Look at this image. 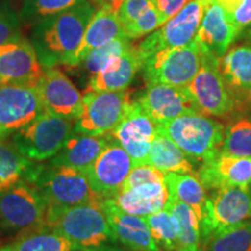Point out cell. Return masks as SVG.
<instances>
[{
    "instance_id": "5",
    "label": "cell",
    "mask_w": 251,
    "mask_h": 251,
    "mask_svg": "<svg viewBox=\"0 0 251 251\" xmlns=\"http://www.w3.org/2000/svg\"><path fill=\"white\" fill-rule=\"evenodd\" d=\"M48 202L33 183L20 181L0 194V228L27 233L46 226Z\"/></svg>"
},
{
    "instance_id": "30",
    "label": "cell",
    "mask_w": 251,
    "mask_h": 251,
    "mask_svg": "<svg viewBox=\"0 0 251 251\" xmlns=\"http://www.w3.org/2000/svg\"><path fill=\"white\" fill-rule=\"evenodd\" d=\"M166 209L174 216L178 234V251L201 250L200 222L196 212L186 203L169 199Z\"/></svg>"
},
{
    "instance_id": "6",
    "label": "cell",
    "mask_w": 251,
    "mask_h": 251,
    "mask_svg": "<svg viewBox=\"0 0 251 251\" xmlns=\"http://www.w3.org/2000/svg\"><path fill=\"white\" fill-rule=\"evenodd\" d=\"M34 185L49 206L71 207L85 203H102L91 187L85 172L67 165H42Z\"/></svg>"
},
{
    "instance_id": "1",
    "label": "cell",
    "mask_w": 251,
    "mask_h": 251,
    "mask_svg": "<svg viewBox=\"0 0 251 251\" xmlns=\"http://www.w3.org/2000/svg\"><path fill=\"white\" fill-rule=\"evenodd\" d=\"M94 12V5L85 0L67 11L34 23L29 41L43 68L70 63Z\"/></svg>"
},
{
    "instance_id": "25",
    "label": "cell",
    "mask_w": 251,
    "mask_h": 251,
    "mask_svg": "<svg viewBox=\"0 0 251 251\" xmlns=\"http://www.w3.org/2000/svg\"><path fill=\"white\" fill-rule=\"evenodd\" d=\"M108 141L107 135L93 136V135L78 134L72 131L64 146L54 157L49 159L48 163L67 165L86 172L102 149L107 146Z\"/></svg>"
},
{
    "instance_id": "4",
    "label": "cell",
    "mask_w": 251,
    "mask_h": 251,
    "mask_svg": "<svg viewBox=\"0 0 251 251\" xmlns=\"http://www.w3.org/2000/svg\"><path fill=\"white\" fill-rule=\"evenodd\" d=\"M75 120L43 109L35 119L15 131L11 144L21 155L43 162L57 153L74 131Z\"/></svg>"
},
{
    "instance_id": "11",
    "label": "cell",
    "mask_w": 251,
    "mask_h": 251,
    "mask_svg": "<svg viewBox=\"0 0 251 251\" xmlns=\"http://www.w3.org/2000/svg\"><path fill=\"white\" fill-rule=\"evenodd\" d=\"M205 0H190L183 8L137 46L144 61L163 49L184 47L196 40Z\"/></svg>"
},
{
    "instance_id": "21",
    "label": "cell",
    "mask_w": 251,
    "mask_h": 251,
    "mask_svg": "<svg viewBox=\"0 0 251 251\" xmlns=\"http://www.w3.org/2000/svg\"><path fill=\"white\" fill-rule=\"evenodd\" d=\"M102 208L107 215L113 233L126 250L161 251L153 240L146 218L122 212L108 199L102 200Z\"/></svg>"
},
{
    "instance_id": "40",
    "label": "cell",
    "mask_w": 251,
    "mask_h": 251,
    "mask_svg": "<svg viewBox=\"0 0 251 251\" xmlns=\"http://www.w3.org/2000/svg\"><path fill=\"white\" fill-rule=\"evenodd\" d=\"M237 36L240 37L242 31L251 23V0H242L231 13H229Z\"/></svg>"
},
{
    "instance_id": "38",
    "label": "cell",
    "mask_w": 251,
    "mask_h": 251,
    "mask_svg": "<svg viewBox=\"0 0 251 251\" xmlns=\"http://www.w3.org/2000/svg\"><path fill=\"white\" fill-rule=\"evenodd\" d=\"M155 7L153 0H122L118 9V17L122 26L133 23L149 8Z\"/></svg>"
},
{
    "instance_id": "39",
    "label": "cell",
    "mask_w": 251,
    "mask_h": 251,
    "mask_svg": "<svg viewBox=\"0 0 251 251\" xmlns=\"http://www.w3.org/2000/svg\"><path fill=\"white\" fill-rule=\"evenodd\" d=\"M19 20L20 18L15 12L7 6L0 5V45L20 34Z\"/></svg>"
},
{
    "instance_id": "19",
    "label": "cell",
    "mask_w": 251,
    "mask_h": 251,
    "mask_svg": "<svg viewBox=\"0 0 251 251\" xmlns=\"http://www.w3.org/2000/svg\"><path fill=\"white\" fill-rule=\"evenodd\" d=\"M228 12L218 0H205L203 13L196 40L199 46L221 58L237 39Z\"/></svg>"
},
{
    "instance_id": "42",
    "label": "cell",
    "mask_w": 251,
    "mask_h": 251,
    "mask_svg": "<svg viewBox=\"0 0 251 251\" xmlns=\"http://www.w3.org/2000/svg\"><path fill=\"white\" fill-rule=\"evenodd\" d=\"M91 1H92V4L96 6V7H107L118 13V9L120 7L122 0H91Z\"/></svg>"
},
{
    "instance_id": "23",
    "label": "cell",
    "mask_w": 251,
    "mask_h": 251,
    "mask_svg": "<svg viewBox=\"0 0 251 251\" xmlns=\"http://www.w3.org/2000/svg\"><path fill=\"white\" fill-rule=\"evenodd\" d=\"M108 200L122 212L146 218L165 208L169 192L165 183H148L122 188Z\"/></svg>"
},
{
    "instance_id": "37",
    "label": "cell",
    "mask_w": 251,
    "mask_h": 251,
    "mask_svg": "<svg viewBox=\"0 0 251 251\" xmlns=\"http://www.w3.org/2000/svg\"><path fill=\"white\" fill-rule=\"evenodd\" d=\"M165 175L155 166L150 164H139L134 165L131 169L127 179L125 180L122 188H130L137 185L148 184V183H164Z\"/></svg>"
},
{
    "instance_id": "29",
    "label": "cell",
    "mask_w": 251,
    "mask_h": 251,
    "mask_svg": "<svg viewBox=\"0 0 251 251\" xmlns=\"http://www.w3.org/2000/svg\"><path fill=\"white\" fill-rule=\"evenodd\" d=\"M0 251H77V249L57 231L43 227L24 233L11 243L0 247Z\"/></svg>"
},
{
    "instance_id": "14",
    "label": "cell",
    "mask_w": 251,
    "mask_h": 251,
    "mask_svg": "<svg viewBox=\"0 0 251 251\" xmlns=\"http://www.w3.org/2000/svg\"><path fill=\"white\" fill-rule=\"evenodd\" d=\"M43 109L37 87L0 84V140L11 137Z\"/></svg>"
},
{
    "instance_id": "36",
    "label": "cell",
    "mask_w": 251,
    "mask_h": 251,
    "mask_svg": "<svg viewBox=\"0 0 251 251\" xmlns=\"http://www.w3.org/2000/svg\"><path fill=\"white\" fill-rule=\"evenodd\" d=\"M163 25L161 17L155 7L149 8L144 13L134 20L133 23L124 26L125 36L129 40L139 39L158 29Z\"/></svg>"
},
{
    "instance_id": "15",
    "label": "cell",
    "mask_w": 251,
    "mask_h": 251,
    "mask_svg": "<svg viewBox=\"0 0 251 251\" xmlns=\"http://www.w3.org/2000/svg\"><path fill=\"white\" fill-rule=\"evenodd\" d=\"M108 140L107 146L85 172L92 190L102 200L113 198L121 190L134 166L133 159L120 144Z\"/></svg>"
},
{
    "instance_id": "27",
    "label": "cell",
    "mask_w": 251,
    "mask_h": 251,
    "mask_svg": "<svg viewBox=\"0 0 251 251\" xmlns=\"http://www.w3.org/2000/svg\"><path fill=\"white\" fill-rule=\"evenodd\" d=\"M147 164H150L163 174H196L198 165L179 147L161 131L152 141Z\"/></svg>"
},
{
    "instance_id": "33",
    "label": "cell",
    "mask_w": 251,
    "mask_h": 251,
    "mask_svg": "<svg viewBox=\"0 0 251 251\" xmlns=\"http://www.w3.org/2000/svg\"><path fill=\"white\" fill-rule=\"evenodd\" d=\"M146 221L161 251H178L177 226L169 209L164 208L146 216Z\"/></svg>"
},
{
    "instance_id": "17",
    "label": "cell",
    "mask_w": 251,
    "mask_h": 251,
    "mask_svg": "<svg viewBox=\"0 0 251 251\" xmlns=\"http://www.w3.org/2000/svg\"><path fill=\"white\" fill-rule=\"evenodd\" d=\"M37 91L43 108L70 120L79 118L83 109V94L59 68L46 69Z\"/></svg>"
},
{
    "instance_id": "13",
    "label": "cell",
    "mask_w": 251,
    "mask_h": 251,
    "mask_svg": "<svg viewBox=\"0 0 251 251\" xmlns=\"http://www.w3.org/2000/svg\"><path fill=\"white\" fill-rule=\"evenodd\" d=\"M45 71L31 42L21 34L0 45V84L37 87Z\"/></svg>"
},
{
    "instance_id": "28",
    "label": "cell",
    "mask_w": 251,
    "mask_h": 251,
    "mask_svg": "<svg viewBox=\"0 0 251 251\" xmlns=\"http://www.w3.org/2000/svg\"><path fill=\"white\" fill-rule=\"evenodd\" d=\"M165 186L169 199L186 203L196 212L201 222L205 216L207 191L196 174H165Z\"/></svg>"
},
{
    "instance_id": "8",
    "label": "cell",
    "mask_w": 251,
    "mask_h": 251,
    "mask_svg": "<svg viewBox=\"0 0 251 251\" xmlns=\"http://www.w3.org/2000/svg\"><path fill=\"white\" fill-rule=\"evenodd\" d=\"M200 63L201 50L193 40L184 47L159 50L144 61L141 70L147 84L186 87L196 77Z\"/></svg>"
},
{
    "instance_id": "26",
    "label": "cell",
    "mask_w": 251,
    "mask_h": 251,
    "mask_svg": "<svg viewBox=\"0 0 251 251\" xmlns=\"http://www.w3.org/2000/svg\"><path fill=\"white\" fill-rule=\"evenodd\" d=\"M21 155L11 143L0 140V194L20 181H35L42 165Z\"/></svg>"
},
{
    "instance_id": "12",
    "label": "cell",
    "mask_w": 251,
    "mask_h": 251,
    "mask_svg": "<svg viewBox=\"0 0 251 251\" xmlns=\"http://www.w3.org/2000/svg\"><path fill=\"white\" fill-rule=\"evenodd\" d=\"M157 133L158 125L135 99L130 100L124 117L107 136L127 151L134 165H139L147 164L150 148Z\"/></svg>"
},
{
    "instance_id": "16",
    "label": "cell",
    "mask_w": 251,
    "mask_h": 251,
    "mask_svg": "<svg viewBox=\"0 0 251 251\" xmlns=\"http://www.w3.org/2000/svg\"><path fill=\"white\" fill-rule=\"evenodd\" d=\"M136 100L157 125L166 124L180 115L201 113L187 86L147 84Z\"/></svg>"
},
{
    "instance_id": "3",
    "label": "cell",
    "mask_w": 251,
    "mask_h": 251,
    "mask_svg": "<svg viewBox=\"0 0 251 251\" xmlns=\"http://www.w3.org/2000/svg\"><path fill=\"white\" fill-rule=\"evenodd\" d=\"M158 131L174 141L198 165L221 151L225 124L203 113L180 115L158 125Z\"/></svg>"
},
{
    "instance_id": "24",
    "label": "cell",
    "mask_w": 251,
    "mask_h": 251,
    "mask_svg": "<svg viewBox=\"0 0 251 251\" xmlns=\"http://www.w3.org/2000/svg\"><path fill=\"white\" fill-rule=\"evenodd\" d=\"M120 36H125V33L117 12L107 7L98 8L87 25L83 40L68 67H78L91 50L106 45L109 41Z\"/></svg>"
},
{
    "instance_id": "35",
    "label": "cell",
    "mask_w": 251,
    "mask_h": 251,
    "mask_svg": "<svg viewBox=\"0 0 251 251\" xmlns=\"http://www.w3.org/2000/svg\"><path fill=\"white\" fill-rule=\"evenodd\" d=\"M85 0H24L20 18L27 23H36L42 19L58 14L77 6Z\"/></svg>"
},
{
    "instance_id": "10",
    "label": "cell",
    "mask_w": 251,
    "mask_h": 251,
    "mask_svg": "<svg viewBox=\"0 0 251 251\" xmlns=\"http://www.w3.org/2000/svg\"><path fill=\"white\" fill-rule=\"evenodd\" d=\"M251 218V186L221 187L207 192L206 211L200 222L201 246L222 229Z\"/></svg>"
},
{
    "instance_id": "9",
    "label": "cell",
    "mask_w": 251,
    "mask_h": 251,
    "mask_svg": "<svg viewBox=\"0 0 251 251\" xmlns=\"http://www.w3.org/2000/svg\"><path fill=\"white\" fill-rule=\"evenodd\" d=\"M130 101L127 89L121 91H85L83 109L75 120L74 133L102 136L117 127Z\"/></svg>"
},
{
    "instance_id": "44",
    "label": "cell",
    "mask_w": 251,
    "mask_h": 251,
    "mask_svg": "<svg viewBox=\"0 0 251 251\" xmlns=\"http://www.w3.org/2000/svg\"><path fill=\"white\" fill-rule=\"evenodd\" d=\"M200 251H201V250H200Z\"/></svg>"
},
{
    "instance_id": "41",
    "label": "cell",
    "mask_w": 251,
    "mask_h": 251,
    "mask_svg": "<svg viewBox=\"0 0 251 251\" xmlns=\"http://www.w3.org/2000/svg\"><path fill=\"white\" fill-rule=\"evenodd\" d=\"M190 0H153L155 8L164 24L169 19L176 15Z\"/></svg>"
},
{
    "instance_id": "20",
    "label": "cell",
    "mask_w": 251,
    "mask_h": 251,
    "mask_svg": "<svg viewBox=\"0 0 251 251\" xmlns=\"http://www.w3.org/2000/svg\"><path fill=\"white\" fill-rule=\"evenodd\" d=\"M219 67L236 112L251 108V43L229 49L219 59Z\"/></svg>"
},
{
    "instance_id": "22",
    "label": "cell",
    "mask_w": 251,
    "mask_h": 251,
    "mask_svg": "<svg viewBox=\"0 0 251 251\" xmlns=\"http://www.w3.org/2000/svg\"><path fill=\"white\" fill-rule=\"evenodd\" d=\"M144 59L137 46H131L122 55L115 56L105 67L90 77L86 91L126 90L142 69Z\"/></svg>"
},
{
    "instance_id": "32",
    "label": "cell",
    "mask_w": 251,
    "mask_h": 251,
    "mask_svg": "<svg viewBox=\"0 0 251 251\" xmlns=\"http://www.w3.org/2000/svg\"><path fill=\"white\" fill-rule=\"evenodd\" d=\"M201 251H251V220L216 231L202 244Z\"/></svg>"
},
{
    "instance_id": "18",
    "label": "cell",
    "mask_w": 251,
    "mask_h": 251,
    "mask_svg": "<svg viewBox=\"0 0 251 251\" xmlns=\"http://www.w3.org/2000/svg\"><path fill=\"white\" fill-rule=\"evenodd\" d=\"M196 175L207 192L221 187L251 186V157L220 151L198 166Z\"/></svg>"
},
{
    "instance_id": "31",
    "label": "cell",
    "mask_w": 251,
    "mask_h": 251,
    "mask_svg": "<svg viewBox=\"0 0 251 251\" xmlns=\"http://www.w3.org/2000/svg\"><path fill=\"white\" fill-rule=\"evenodd\" d=\"M221 151L251 157V108L238 111L226 120Z\"/></svg>"
},
{
    "instance_id": "2",
    "label": "cell",
    "mask_w": 251,
    "mask_h": 251,
    "mask_svg": "<svg viewBox=\"0 0 251 251\" xmlns=\"http://www.w3.org/2000/svg\"><path fill=\"white\" fill-rule=\"evenodd\" d=\"M45 227L64 236L77 251H126L113 233L102 203L49 206Z\"/></svg>"
},
{
    "instance_id": "7",
    "label": "cell",
    "mask_w": 251,
    "mask_h": 251,
    "mask_svg": "<svg viewBox=\"0 0 251 251\" xmlns=\"http://www.w3.org/2000/svg\"><path fill=\"white\" fill-rule=\"evenodd\" d=\"M201 63L187 89L200 112L219 120H228L236 112L235 102L219 67V59L200 47Z\"/></svg>"
},
{
    "instance_id": "43",
    "label": "cell",
    "mask_w": 251,
    "mask_h": 251,
    "mask_svg": "<svg viewBox=\"0 0 251 251\" xmlns=\"http://www.w3.org/2000/svg\"><path fill=\"white\" fill-rule=\"evenodd\" d=\"M240 36H243L244 39H247L248 41H251V23L248 25L247 28L242 31V34H241Z\"/></svg>"
},
{
    "instance_id": "34",
    "label": "cell",
    "mask_w": 251,
    "mask_h": 251,
    "mask_svg": "<svg viewBox=\"0 0 251 251\" xmlns=\"http://www.w3.org/2000/svg\"><path fill=\"white\" fill-rule=\"evenodd\" d=\"M131 45L130 40L126 36H120L117 39L109 41L106 45L100 46L98 48L91 50L85 56V58L81 61L79 65H81L84 69V71H86L87 74L91 76H93L94 74L99 72L101 69L105 67V64L109 59H112L115 56L122 55L126 50H128ZM78 65V67H79Z\"/></svg>"
}]
</instances>
